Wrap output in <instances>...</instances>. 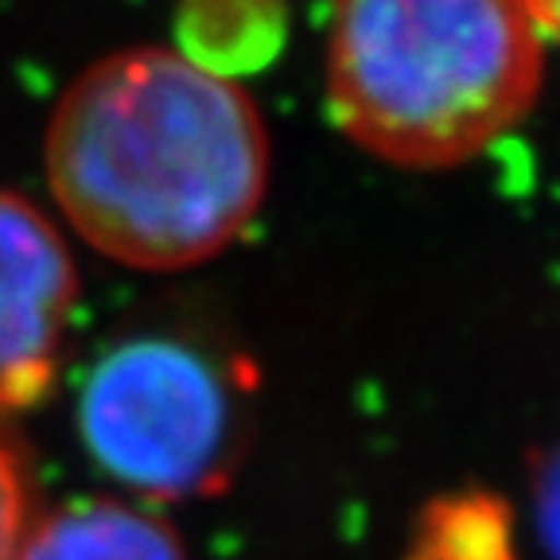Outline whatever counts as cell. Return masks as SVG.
Listing matches in <instances>:
<instances>
[{
	"label": "cell",
	"instance_id": "cell-1",
	"mask_svg": "<svg viewBox=\"0 0 560 560\" xmlns=\"http://www.w3.org/2000/svg\"><path fill=\"white\" fill-rule=\"evenodd\" d=\"M47 179L67 222L105 257L184 269L254 222L269 140L226 74L140 47L70 82L47 129Z\"/></svg>",
	"mask_w": 560,
	"mask_h": 560
},
{
	"label": "cell",
	"instance_id": "cell-2",
	"mask_svg": "<svg viewBox=\"0 0 560 560\" xmlns=\"http://www.w3.org/2000/svg\"><path fill=\"white\" fill-rule=\"evenodd\" d=\"M545 70L529 0H335L327 97L359 149L401 167L487 152L537 102Z\"/></svg>",
	"mask_w": 560,
	"mask_h": 560
},
{
	"label": "cell",
	"instance_id": "cell-3",
	"mask_svg": "<svg viewBox=\"0 0 560 560\" xmlns=\"http://www.w3.org/2000/svg\"><path fill=\"white\" fill-rule=\"evenodd\" d=\"M79 429L102 471L152 499L214 494L242 452L226 374L175 339L109 350L82 385Z\"/></svg>",
	"mask_w": 560,
	"mask_h": 560
},
{
	"label": "cell",
	"instance_id": "cell-4",
	"mask_svg": "<svg viewBox=\"0 0 560 560\" xmlns=\"http://www.w3.org/2000/svg\"><path fill=\"white\" fill-rule=\"evenodd\" d=\"M74 304V261L27 199L0 191V417L47 394Z\"/></svg>",
	"mask_w": 560,
	"mask_h": 560
},
{
	"label": "cell",
	"instance_id": "cell-5",
	"mask_svg": "<svg viewBox=\"0 0 560 560\" xmlns=\"http://www.w3.org/2000/svg\"><path fill=\"white\" fill-rule=\"evenodd\" d=\"M20 560H184L160 517L121 502H74L32 522Z\"/></svg>",
	"mask_w": 560,
	"mask_h": 560
},
{
	"label": "cell",
	"instance_id": "cell-6",
	"mask_svg": "<svg viewBox=\"0 0 560 560\" xmlns=\"http://www.w3.org/2000/svg\"><path fill=\"white\" fill-rule=\"evenodd\" d=\"M405 560H525L514 537V514L502 499L467 490L436 499L417 525Z\"/></svg>",
	"mask_w": 560,
	"mask_h": 560
},
{
	"label": "cell",
	"instance_id": "cell-7",
	"mask_svg": "<svg viewBox=\"0 0 560 560\" xmlns=\"http://www.w3.org/2000/svg\"><path fill=\"white\" fill-rule=\"evenodd\" d=\"M27 529H32V510H27L24 471L16 452L0 440V560H20Z\"/></svg>",
	"mask_w": 560,
	"mask_h": 560
},
{
	"label": "cell",
	"instance_id": "cell-8",
	"mask_svg": "<svg viewBox=\"0 0 560 560\" xmlns=\"http://www.w3.org/2000/svg\"><path fill=\"white\" fill-rule=\"evenodd\" d=\"M534 525L545 557L560 560V444L537 459L534 471Z\"/></svg>",
	"mask_w": 560,
	"mask_h": 560
},
{
	"label": "cell",
	"instance_id": "cell-9",
	"mask_svg": "<svg viewBox=\"0 0 560 560\" xmlns=\"http://www.w3.org/2000/svg\"><path fill=\"white\" fill-rule=\"evenodd\" d=\"M529 12H534L541 32L560 35V0H529Z\"/></svg>",
	"mask_w": 560,
	"mask_h": 560
}]
</instances>
